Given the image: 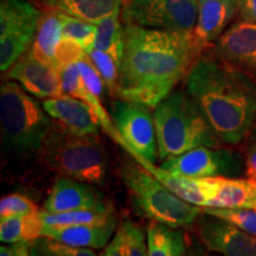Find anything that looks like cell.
<instances>
[{"instance_id": "8fae6325", "label": "cell", "mask_w": 256, "mask_h": 256, "mask_svg": "<svg viewBox=\"0 0 256 256\" xmlns=\"http://www.w3.org/2000/svg\"><path fill=\"white\" fill-rule=\"evenodd\" d=\"M214 52L256 82V23L240 20L230 25L212 46Z\"/></svg>"}, {"instance_id": "603a6c76", "label": "cell", "mask_w": 256, "mask_h": 256, "mask_svg": "<svg viewBox=\"0 0 256 256\" xmlns=\"http://www.w3.org/2000/svg\"><path fill=\"white\" fill-rule=\"evenodd\" d=\"M44 229L40 211L28 216H10L0 220V240L8 244L36 240Z\"/></svg>"}, {"instance_id": "484cf974", "label": "cell", "mask_w": 256, "mask_h": 256, "mask_svg": "<svg viewBox=\"0 0 256 256\" xmlns=\"http://www.w3.org/2000/svg\"><path fill=\"white\" fill-rule=\"evenodd\" d=\"M57 12V11H56ZM62 23V38L75 40L86 51L94 48L96 40V25L90 22L57 12Z\"/></svg>"}, {"instance_id": "e0dca14e", "label": "cell", "mask_w": 256, "mask_h": 256, "mask_svg": "<svg viewBox=\"0 0 256 256\" xmlns=\"http://www.w3.org/2000/svg\"><path fill=\"white\" fill-rule=\"evenodd\" d=\"M118 228L119 224L115 216L104 222L44 228L42 236H48L72 247L96 250V249H104L110 242Z\"/></svg>"}, {"instance_id": "ba28073f", "label": "cell", "mask_w": 256, "mask_h": 256, "mask_svg": "<svg viewBox=\"0 0 256 256\" xmlns=\"http://www.w3.org/2000/svg\"><path fill=\"white\" fill-rule=\"evenodd\" d=\"M40 11L28 0L0 2V69L6 72L24 54L36 37Z\"/></svg>"}, {"instance_id": "277c9868", "label": "cell", "mask_w": 256, "mask_h": 256, "mask_svg": "<svg viewBox=\"0 0 256 256\" xmlns=\"http://www.w3.org/2000/svg\"><path fill=\"white\" fill-rule=\"evenodd\" d=\"M40 162L60 177L92 185L107 178V156L98 136L70 132L52 121L40 152Z\"/></svg>"}, {"instance_id": "1f68e13d", "label": "cell", "mask_w": 256, "mask_h": 256, "mask_svg": "<svg viewBox=\"0 0 256 256\" xmlns=\"http://www.w3.org/2000/svg\"><path fill=\"white\" fill-rule=\"evenodd\" d=\"M76 66H78V72L81 74V78L83 82H84V84L87 86V88L92 94L101 98V96L104 95L106 83L104 78H102L101 74L96 69L95 64L89 58L88 54L81 60H78L76 63Z\"/></svg>"}, {"instance_id": "3957f363", "label": "cell", "mask_w": 256, "mask_h": 256, "mask_svg": "<svg viewBox=\"0 0 256 256\" xmlns=\"http://www.w3.org/2000/svg\"><path fill=\"white\" fill-rule=\"evenodd\" d=\"M159 158L165 160L197 147L222 145L203 112L183 90H174L154 108Z\"/></svg>"}, {"instance_id": "60d3db41", "label": "cell", "mask_w": 256, "mask_h": 256, "mask_svg": "<svg viewBox=\"0 0 256 256\" xmlns=\"http://www.w3.org/2000/svg\"><path fill=\"white\" fill-rule=\"evenodd\" d=\"M236 2H238V4H240V2H241V0H236Z\"/></svg>"}, {"instance_id": "d4e9b609", "label": "cell", "mask_w": 256, "mask_h": 256, "mask_svg": "<svg viewBox=\"0 0 256 256\" xmlns=\"http://www.w3.org/2000/svg\"><path fill=\"white\" fill-rule=\"evenodd\" d=\"M113 217H115L113 208L108 210H76L57 214L40 211V218L43 220L44 228L104 222V220L113 218Z\"/></svg>"}, {"instance_id": "8992f818", "label": "cell", "mask_w": 256, "mask_h": 256, "mask_svg": "<svg viewBox=\"0 0 256 256\" xmlns=\"http://www.w3.org/2000/svg\"><path fill=\"white\" fill-rule=\"evenodd\" d=\"M138 212L151 222L172 228L190 226L202 215V208L188 203L140 164L124 162L120 168Z\"/></svg>"}, {"instance_id": "ffe728a7", "label": "cell", "mask_w": 256, "mask_h": 256, "mask_svg": "<svg viewBox=\"0 0 256 256\" xmlns=\"http://www.w3.org/2000/svg\"><path fill=\"white\" fill-rule=\"evenodd\" d=\"M54 11L98 23L106 17L120 14L122 0H43Z\"/></svg>"}, {"instance_id": "f546056e", "label": "cell", "mask_w": 256, "mask_h": 256, "mask_svg": "<svg viewBox=\"0 0 256 256\" xmlns=\"http://www.w3.org/2000/svg\"><path fill=\"white\" fill-rule=\"evenodd\" d=\"M89 58L95 64L96 69L101 74L102 78L113 95H118V84H119V64L113 57L104 51L92 48L90 50L86 51Z\"/></svg>"}, {"instance_id": "cb8c5ba5", "label": "cell", "mask_w": 256, "mask_h": 256, "mask_svg": "<svg viewBox=\"0 0 256 256\" xmlns=\"http://www.w3.org/2000/svg\"><path fill=\"white\" fill-rule=\"evenodd\" d=\"M94 24L96 25L94 48L110 55L120 66L124 50V25L121 23L119 14L106 17Z\"/></svg>"}, {"instance_id": "7402d4cb", "label": "cell", "mask_w": 256, "mask_h": 256, "mask_svg": "<svg viewBox=\"0 0 256 256\" xmlns=\"http://www.w3.org/2000/svg\"><path fill=\"white\" fill-rule=\"evenodd\" d=\"M62 40V23L56 11L42 14L36 37L30 48L31 52L43 62L56 64V50Z\"/></svg>"}, {"instance_id": "83f0119b", "label": "cell", "mask_w": 256, "mask_h": 256, "mask_svg": "<svg viewBox=\"0 0 256 256\" xmlns=\"http://www.w3.org/2000/svg\"><path fill=\"white\" fill-rule=\"evenodd\" d=\"M202 214L217 217L238 226L243 232L256 236V210L232 208H202Z\"/></svg>"}, {"instance_id": "d590c367", "label": "cell", "mask_w": 256, "mask_h": 256, "mask_svg": "<svg viewBox=\"0 0 256 256\" xmlns=\"http://www.w3.org/2000/svg\"><path fill=\"white\" fill-rule=\"evenodd\" d=\"M98 256H124V249H122V243H121L120 235L118 232H115L113 238L110 240V242L104 248V250Z\"/></svg>"}, {"instance_id": "d6a6232c", "label": "cell", "mask_w": 256, "mask_h": 256, "mask_svg": "<svg viewBox=\"0 0 256 256\" xmlns=\"http://www.w3.org/2000/svg\"><path fill=\"white\" fill-rule=\"evenodd\" d=\"M86 55V50L75 40L62 38L56 50V64L58 69L69 64H76Z\"/></svg>"}, {"instance_id": "ab89813d", "label": "cell", "mask_w": 256, "mask_h": 256, "mask_svg": "<svg viewBox=\"0 0 256 256\" xmlns=\"http://www.w3.org/2000/svg\"><path fill=\"white\" fill-rule=\"evenodd\" d=\"M252 142H256V122L254 124V128H252Z\"/></svg>"}, {"instance_id": "8d00e7d4", "label": "cell", "mask_w": 256, "mask_h": 256, "mask_svg": "<svg viewBox=\"0 0 256 256\" xmlns=\"http://www.w3.org/2000/svg\"><path fill=\"white\" fill-rule=\"evenodd\" d=\"M14 256H31L30 250H28V242L23 241L14 244Z\"/></svg>"}, {"instance_id": "9a60e30c", "label": "cell", "mask_w": 256, "mask_h": 256, "mask_svg": "<svg viewBox=\"0 0 256 256\" xmlns=\"http://www.w3.org/2000/svg\"><path fill=\"white\" fill-rule=\"evenodd\" d=\"M110 208V204L104 202L100 192L92 184L66 177L56 179L44 202V211L51 214L76 210H108Z\"/></svg>"}, {"instance_id": "5bb4252c", "label": "cell", "mask_w": 256, "mask_h": 256, "mask_svg": "<svg viewBox=\"0 0 256 256\" xmlns=\"http://www.w3.org/2000/svg\"><path fill=\"white\" fill-rule=\"evenodd\" d=\"M198 12L194 25V44L197 56L206 52L208 48L214 46L216 40L226 31L240 4L236 0H197Z\"/></svg>"}, {"instance_id": "44dd1931", "label": "cell", "mask_w": 256, "mask_h": 256, "mask_svg": "<svg viewBox=\"0 0 256 256\" xmlns=\"http://www.w3.org/2000/svg\"><path fill=\"white\" fill-rule=\"evenodd\" d=\"M147 256H185L188 241L185 234L178 228L151 222L147 229Z\"/></svg>"}, {"instance_id": "4316f807", "label": "cell", "mask_w": 256, "mask_h": 256, "mask_svg": "<svg viewBox=\"0 0 256 256\" xmlns=\"http://www.w3.org/2000/svg\"><path fill=\"white\" fill-rule=\"evenodd\" d=\"M28 250L31 256H98L94 249L72 247L48 236L28 242Z\"/></svg>"}, {"instance_id": "52a82bcc", "label": "cell", "mask_w": 256, "mask_h": 256, "mask_svg": "<svg viewBox=\"0 0 256 256\" xmlns=\"http://www.w3.org/2000/svg\"><path fill=\"white\" fill-rule=\"evenodd\" d=\"M112 120L120 134L121 146L136 160L156 164L158 140L154 115L151 108L138 102L120 98L112 106Z\"/></svg>"}, {"instance_id": "6da1fadb", "label": "cell", "mask_w": 256, "mask_h": 256, "mask_svg": "<svg viewBox=\"0 0 256 256\" xmlns=\"http://www.w3.org/2000/svg\"><path fill=\"white\" fill-rule=\"evenodd\" d=\"M124 25V50L119 66L120 98L156 108L186 78L198 58L191 32Z\"/></svg>"}, {"instance_id": "30bf717a", "label": "cell", "mask_w": 256, "mask_h": 256, "mask_svg": "<svg viewBox=\"0 0 256 256\" xmlns=\"http://www.w3.org/2000/svg\"><path fill=\"white\" fill-rule=\"evenodd\" d=\"M171 174L191 178L234 177L244 168L238 153L220 147H197L165 159L160 165Z\"/></svg>"}, {"instance_id": "4fadbf2b", "label": "cell", "mask_w": 256, "mask_h": 256, "mask_svg": "<svg viewBox=\"0 0 256 256\" xmlns=\"http://www.w3.org/2000/svg\"><path fill=\"white\" fill-rule=\"evenodd\" d=\"M5 78L18 82L36 98L46 100L64 95L58 66L38 60L30 49L5 72Z\"/></svg>"}, {"instance_id": "e575fe53", "label": "cell", "mask_w": 256, "mask_h": 256, "mask_svg": "<svg viewBox=\"0 0 256 256\" xmlns=\"http://www.w3.org/2000/svg\"><path fill=\"white\" fill-rule=\"evenodd\" d=\"M244 172L249 178H256V142L250 144L244 160Z\"/></svg>"}, {"instance_id": "2e32d148", "label": "cell", "mask_w": 256, "mask_h": 256, "mask_svg": "<svg viewBox=\"0 0 256 256\" xmlns=\"http://www.w3.org/2000/svg\"><path fill=\"white\" fill-rule=\"evenodd\" d=\"M43 107L51 119L70 132L94 136L98 134L101 124L98 116L89 106L78 98L69 95L46 98L43 102Z\"/></svg>"}, {"instance_id": "ac0fdd59", "label": "cell", "mask_w": 256, "mask_h": 256, "mask_svg": "<svg viewBox=\"0 0 256 256\" xmlns=\"http://www.w3.org/2000/svg\"><path fill=\"white\" fill-rule=\"evenodd\" d=\"M60 82H62V89L64 95L72 96V98H78L86 104L92 108V112L96 114L98 121H100L101 127L104 128L106 133L110 136L115 142H118L121 146V138L119 132L114 126L112 116L104 110L102 104L101 98L92 94L87 88L81 78V74L78 72V68L76 64H69V66L60 68Z\"/></svg>"}, {"instance_id": "5b68a950", "label": "cell", "mask_w": 256, "mask_h": 256, "mask_svg": "<svg viewBox=\"0 0 256 256\" xmlns=\"http://www.w3.org/2000/svg\"><path fill=\"white\" fill-rule=\"evenodd\" d=\"M52 119L18 82L0 87V130L6 152L20 156H40Z\"/></svg>"}, {"instance_id": "f1b7e54d", "label": "cell", "mask_w": 256, "mask_h": 256, "mask_svg": "<svg viewBox=\"0 0 256 256\" xmlns=\"http://www.w3.org/2000/svg\"><path fill=\"white\" fill-rule=\"evenodd\" d=\"M116 232L120 235L124 256L148 255V247H147L145 232L132 220H124L120 223Z\"/></svg>"}, {"instance_id": "4dcf8cb0", "label": "cell", "mask_w": 256, "mask_h": 256, "mask_svg": "<svg viewBox=\"0 0 256 256\" xmlns=\"http://www.w3.org/2000/svg\"><path fill=\"white\" fill-rule=\"evenodd\" d=\"M38 212L36 204L24 194H6L0 200V218L10 216H28Z\"/></svg>"}, {"instance_id": "9c48e42d", "label": "cell", "mask_w": 256, "mask_h": 256, "mask_svg": "<svg viewBox=\"0 0 256 256\" xmlns=\"http://www.w3.org/2000/svg\"><path fill=\"white\" fill-rule=\"evenodd\" d=\"M197 0H124V23L156 30L194 32Z\"/></svg>"}, {"instance_id": "74e56055", "label": "cell", "mask_w": 256, "mask_h": 256, "mask_svg": "<svg viewBox=\"0 0 256 256\" xmlns=\"http://www.w3.org/2000/svg\"><path fill=\"white\" fill-rule=\"evenodd\" d=\"M185 256H217V255H214L211 254L209 249H202L200 247H196V248H191L190 250H188L186 255Z\"/></svg>"}, {"instance_id": "7c38bea8", "label": "cell", "mask_w": 256, "mask_h": 256, "mask_svg": "<svg viewBox=\"0 0 256 256\" xmlns=\"http://www.w3.org/2000/svg\"><path fill=\"white\" fill-rule=\"evenodd\" d=\"M203 215L197 222V234L206 249L222 256H256V236L226 220Z\"/></svg>"}, {"instance_id": "836d02e7", "label": "cell", "mask_w": 256, "mask_h": 256, "mask_svg": "<svg viewBox=\"0 0 256 256\" xmlns=\"http://www.w3.org/2000/svg\"><path fill=\"white\" fill-rule=\"evenodd\" d=\"M238 12L242 20L256 23V0H241Z\"/></svg>"}, {"instance_id": "f35d334b", "label": "cell", "mask_w": 256, "mask_h": 256, "mask_svg": "<svg viewBox=\"0 0 256 256\" xmlns=\"http://www.w3.org/2000/svg\"><path fill=\"white\" fill-rule=\"evenodd\" d=\"M14 244L2 246V247H0V256H14Z\"/></svg>"}, {"instance_id": "7a4b0ae2", "label": "cell", "mask_w": 256, "mask_h": 256, "mask_svg": "<svg viewBox=\"0 0 256 256\" xmlns=\"http://www.w3.org/2000/svg\"><path fill=\"white\" fill-rule=\"evenodd\" d=\"M185 92L194 98L220 142L238 145L256 122V82L224 62L212 50L188 70Z\"/></svg>"}, {"instance_id": "d6986e66", "label": "cell", "mask_w": 256, "mask_h": 256, "mask_svg": "<svg viewBox=\"0 0 256 256\" xmlns=\"http://www.w3.org/2000/svg\"><path fill=\"white\" fill-rule=\"evenodd\" d=\"M216 194L208 206L256 210V178L216 177Z\"/></svg>"}]
</instances>
